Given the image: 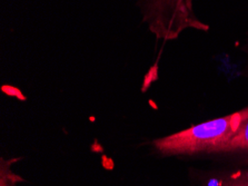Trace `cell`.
<instances>
[{
  "label": "cell",
  "mask_w": 248,
  "mask_h": 186,
  "mask_svg": "<svg viewBox=\"0 0 248 186\" xmlns=\"http://www.w3.org/2000/svg\"><path fill=\"white\" fill-rule=\"evenodd\" d=\"M247 49H248V46H247Z\"/></svg>",
  "instance_id": "5b68a950"
},
{
  "label": "cell",
  "mask_w": 248,
  "mask_h": 186,
  "mask_svg": "<svg viewBox=\"0 0 248 186\" xmlns=\"http://www.w3.org/2000/svg\"><path fill=\"white\" fill-rule=\"evenodd\" d=\"M225 151H248V119L240 126Z\"/></svg>",
  "instance_id": "3957f363"
},
{
  "label": "cell",
  "mask_w": 248,
  "mask_h": 186,
  "mask_svg": "<svg viewBox=\"0 0 248 186\" xmlns=\"http://www.w3.org/2000/svg\"><path fill=\"white\" fill-rule=\"evenodd\" d=\"M167 7L170 9L171 34L174 36L187 27L202 29V26L193 14L191 0H165Z\"/></svg>",
  "instance_id": "7a4b0ae2"
},
{
  "label": "cell",
  "mask_w": 248,
  "mask_h": 186,
  "mask_svg": "<svg viewBox=\"0 0 248 186\" xmlns=\"http://www.w3.org/2000/svg\"><path fill=\"white\" fill-rule=\"evenodd\" d=\"M247 119L248 107L159 138L154 142V145L164 155H193L225 151Z\"/></svg>",
  "instance_id": "6da1fadb"
},
{
  "label": "cell",
  "mask_w": 248,
  "mask_h": 186,
  "mask_svg": "<svg viewBox=\"0 0 248 186\" xmlns=\"http://www.w3.org/2000/svg\"><path fill=\"white\" fill-rule=\"evenodd\" d=\"M227 186H248V170L237 173L229 180Z\"/></svg>",
  "instance_id": "277c9868"
}]
</instances>
